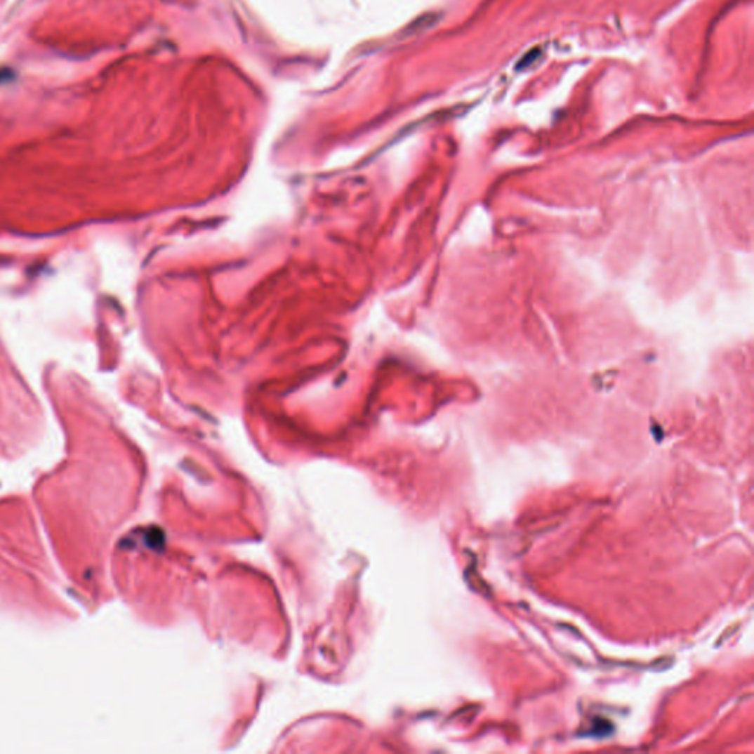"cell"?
Wrapping results in <instances>:
<instances>
[{
  "label": "cell",
  "mask_w": 754,
  "mask_h": 754,
  "mask_svg": "<svg viewBox=\"0 0 754 754\" xmlns=\"http://www.w3.org/2000/svg\"><path fill=\"white\" fill-rule=\"evenodd\" d=\"M541 53H542L541 49H534V51H531V52H527V53L520 59L519 64L516 65V70H517V71H523V70H526V68H529L531 65H534V64L538 61L539 56H541Z\"/></svg>",
  "instance_id": "obj_1"
},
{
  "label": "cell",
  "mask_w": 754,
  "mask_h": 754,
  "mask_svg": "<svg viewBox=\"0 0 754 754\" xmlns=\"http://www.w3.org/2000/svg\"><path fill=\"white\" fill-rule=\"evenodd\" d=\"M11 80H13V71L9 68H0V84L9 83Z\"/></svg>",
  "instance_id": "obj_2"
}]
</instances>
